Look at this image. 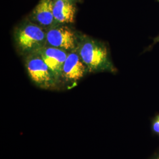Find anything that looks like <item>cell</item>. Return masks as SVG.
<instances>
[{
    "instance_id": "10",
    "label": "cell",
    "mask_w": 159,
    "mask_h": 159,
    "mask_svg": "<svg viewBox=\"0 0 159 159\" xmlns=\"http://www.w3.org/2000/svg\"><path fill=\"white\" fill-rule=\"evenodd\" d=\"M159 35H158L156 37H155L154 39H153V44L151 45V46H150L148 48V50H150L151 49H152V48L153 47L156 43H159Z\"/></svg>"
},
{
    "instance_id": "13",
    "label": "cell",
    "mask_w": 159,
    "mask_h": 159,
    "mask_svg": "<svg viewBox=\"0 0 159 159\" xmlns=\"http://www.w3.org/2000/svg\"><path fill=\"white\" fill-rule=\"evenodd\" d=\"M157 1H158V2H159V0H157Z\"/></svg>"
},
{
    "instance_id": "1",
    "label": "cell",
    "mask_w": 159,
    "mask_h": 159,
    "mask_svg": "<svg viewBox=\"0 0 159 159\" xmlns=\"http://www.w3.org/2000/svg\"><path fill=\"white\" fill-rule=\"evenodd\" d=\"M77 46L83 61L87 67L88 73L109 71L117 72L114 66L107 46L102 42L85 37L81 39Z\"/></svg>"
},
{
    "instance_id": "3",
    "label": "cell",
    "mask_w": 159,
    "mask_h": 159,
    "mask_svg": "<svg viewBox=\"0 0 159 159\" xmlns=\"http://www.w3.org/2000/svg\"><path fill=\"white\" fill-rule=\"evenodd\" d=\"M25 67L30 78L37 86L46 90L58 87L60 82L37 52L27 55Z\"/></svg>"
},
{
    "instance_id": "8",
    "label": "cell",
    "mask_w": 159,
    "mask_h": 159,
    "mask_svg": "<svg viewBox=\"0 0 159 159\" xmlns=\"http://www.w3.org/2000/svg\"><path fill=\"white\" fill-rule=\"evenodd\" d=\"M76 8L71 0H54L53 14L57 25L74 22Z\"/></svg>"
},
{
    "instance_id": "4",
    "label": "cell",
    "mask_w": 159,
    "mask_h": 159,
    "mask_svg": "<svg viewBox=\"0 0 159 159\" xmlns=\"http://www.w3.org/2000/svg\"><path fill=\"white\" fill-rule=\"evenodd\" d=\"M46 45L69 52L75 50L78 44V39L74 31L64 25L48 29L46 32Z\"/></svg>"
},
{
    "instance_id": "5",
    "label": "cell",
    "mask_w": 159,
    "mask_h": 159,
    "mask_svg": "<svg viewBox=\"0 0 159 159\" xmlns=\"http://www.w3.org/2000/svg\"><path fill=\"white\" fill-rule=\"evenodd\" d=\"M87 72V67L77 49L68 52L63 65L61 79L70 83H74L81 79Z\"/></svg>"
},
{
    "instance_id": "9",
    "label": "cell",
    "mask_w": 159,
    "mask_h": 159,
    "mask_svg": "<svg viewBox=\"0 0 159 159\" xmlns=\"http://www.w3.org/2000/svg\"><path fill=\"white\" fill-rule=\"evenodd\" d=\"M150 129L154 136L159 137V114L155 116L151 120Z\"/></svg>"
},
{
    "instance_id": "11",
    "label": "cell",
    "mask_w": 159,
    "mask_h": 159,
    "mask_svg": "<svg viewBox=\"0 0 159 159\" xmlns=\"http://www.w3.org/2000/svg\"><path fill=\"white\" fill-rule=\"evenodd\" d=\"M148 159H159V149L156 150Z\"/></svg>"
},
{
    "instance_id": "2",
    "label": "cell",
    "mask_w": 159,
    "mask_h": 159,
    "mask_svg": "<svg viewBox=\"0 0 159 159\" xmlns=\"http://www.w3.org/2000/svg\"><path fill=\"white\" fill-rule=\"evenodd\" d=\"M14 40L18 50L28 55L46 46V32L37 24L26 20L14 31Z\"/></svg>"
},
{
    "instance_id": "12",
    "label": "cell",
    "mask_w": 159,
    "mask_h": 159,
    "mask_svg": "<svg viewBox=\"0 0 159 159\" xmlns=\"http://www.w3.org/2000/svg\"><path fill=\"white\" fill-rule=\"evenodd\" d=\"M71 1H74V2H75L76 0H71Z\"/></svg>"
},
{
    "instance_id": "6",
    "label": "cell",
    "mask_w": 159,
    "mask_h": 159,
    "mask_svg": "<svg viewBox=\"0 0 159 159\" xmlns=\"http://www.w3.org/2000/svg\"><path fill=\"white\" fill-rule=\"evenodd\" d=\"M35 52L40 55L58 81L60 82L63 65L66 61L68 52L61 49L47 45Z\"/></svg>"
},
{
    "instance_id": "7",
    "label": "cell",
    "mask_w": 159,
    "mask_h": 159,
    "mask_svg": "<svg viewBox=\"0 0 159 159\" xmlns=\"http://www.w3.org/2000/svg\"><path fill=\"white\" fill-rule=\"evenodd\" d=\"M54 0H40L31 14V18L43 28L57 26L53 14Z\"/></svg>"
}]
</instances>
